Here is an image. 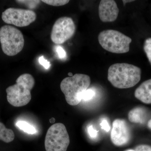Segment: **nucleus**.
<instances>
[{
    "instance_id": "nucleus-23",
    "label": "nucleus",
    "mask_w": 151,
    "mask_h": 151,
    "mask_svg": "<svg viewBox=\"0 0 151 151\" xmlns=\"http://www.w3.org/2000/svg\"><path fill=\"white\" fill-rule=\"evenodd\" d=\"M122 1L123 2L124 5H125L127 3L132 2L134 1H132V0H130V1H129V0H124H124Z\"/></svg>"
},
{
    "instance_id": "nucleus-14",
    "label": "nucleus",
    "mask_w": 151,
    "mask_h": 151,
    "mask_svg": "<svg viewBox=\"0 0 151 151\" xmlns=\"http://www.w3.org/2000/svg\"><path fill=\"white\" fill-rule=\"evenodd\" d=\"M16 125L20 129L28 134H33L36 133L37 130L35 128L24 121H18L17 122Z\"/></svg>"
},
{
    "instance_id": "nucleus-11",
    "label": "nucleus",
    "mask_w": 151,
    "mask_h": 151,
    "mask_svg": "<svg viewBox=\"0 0 151 151\" xmlns=\"http://www.w3.org/2000/svg\"><path fill=\"white\" fill-rule=\"evenodd\" d=\"M134 96L145 104H151V79L144 81L136 89Z\"/></svg>"
},
{
    "instance_id": "nucleus-18",
    "label": "nucleus",
    "mask_w": 151,
    "mask_h": 151,
    "mask_svg": "<svg viewBox=\"0 0 151 151\" xmlns=\"http://www.w3.org/2000/svg\"><path fill=\"white\" fill-rule=\"evenodd\" d=\"M39 62L45 69H47L50 66V63L45 58L44 56H41L39 59Z\"/></svg>"
},
{
    "instance_id": "nucleus-6",
    "label": "nucleus",
    "mask_w": 151,
    "mask_h": 151,
    "mask_svg": "<svg viewBox=\"0 0 151 151\" xmlns=\"http://www.w3.org/2000/svg\"><path fill=\"white\" fill-rule=\"evenodd\" d=\"M70 138L65 125L57 123L49 128L45 141L46 151H66Z\"/></svg>"
},
{
    "instance_id": "nucleus-15",
    "label": "nucleus",
    "mask_w": 151,
    "mask_h": 151,
    "mask_svg": "<svg viewBox=\"0 0 151 151\" xmlns=\"http://www.w3.org/2000/svg\"><path fill=\"white\" fill-rule=\"evenodd\" d=\"M144 50L151 65V38H148L144 42Z\"/></svg>"
},
{
    "instance_id": "nucleus-16",
    "label": "nucleus",
    "mask_w": 151,
    "mask_h": 151,
    "mask_svg": "<svg viewBox=\"0 0 151 151\" xmlns=\"http://www.w3.org/2000/svg\"><path fill=\"white\" fill-rule=\"evenodd\" d=\"M42 1L49 5L59 6L65 5L70 1L67 0H42Z\"/></svg>"
},
{
    "instance_id": "nucleus-24",
    "label": "nucleus",
    "mask_w": 151,
    "mask_h": 151,
    "mask_svg": "<svg viewBox=\"0 0 151 151\" xmlns=\"http://www.w3.org/2000/svg\"><path fill=\"white\" fill-rule=\"evenodd\" d=\"M147 126L149 129H151V119L148 122Z\"/></svg>"
},
{
    "instance_id": "nucleus-13",
    "label": "nucleus",
    "mask_w": 151,
    "mask_h": 151,
    "mask_svg": "<svg viewBox=\"0 0 151 151\" xmlns=\"http://www.w3.org/2000/svg\"><path fill=\"white\" fill-rule=\"evenodd\" d=\"M15 138L13 131L6 128L2 123L0 122V140L6 143L12 142Z\"/></svg>"
},
{
    "instance_id": "nucleus-12",
    "label": "nucleus",
    "mask_w": 151,
    "mask_h": 151,
    "mask_svg": "<svg viewBox=\"0 0 151 151\" xmlns=\"http://www.w3.org/2000/svg\"><path fill=\"white\" fill-rule=\"evenodd\" d=\"M147 117V112L142 107H136L132 109L128 114V119L132 123L144 124Z\"/></svg>"
},
{
    "instance_id": "nucleus-4",
    "label": "nucleus",
    "mask_w": 151,
    "mask_h": 151,
    "mask_svg": "<svg viewBox=\"0 0 151 151\" xmlns=\"http://www.w3.org/2000/svg\"><path fill=\"white\" fill-rule=\"evenodd\" d=\"M98 41L103 49L112 53L122 54L129 52L131 38L118 31L107 29L101 32Z\"/></svg>"
},
{
    "instance_id": "nucleus-5",
    "label": "nucleus",
    "mask_w": 151,
    "mask_h": 151,
    "mask_svg": "<svg viewBox=\"0 0 151 151\" xmlns=\"http://www.w3.org/2000/svg\"><path fill=\"white\" fill-rule=\"evenodd\" d=\"M0 42L3 52L8 56H14L22 50L24 40L19 30L10 25L0 28Z\"/></svg>"
},
{
    "instance_id": "nucleus-1",
    "label": "nucleus",
    "mask_w": 151,
    "mask_h": 151,
    "mask_svg": "<svg viewBox=\"0 0 151 151\" xmlns=\"http://www.w3.org/2000/svg\"><path fill=\"white\" fill-rule=\"evenodd\" d=\"M142 70L140 68L127 63H117L108 68V79L113 86L128 89L137 85L140 81Z\"/></svg>"
},
{
    "instance_id": "nucleus-26",
    "label": "nucleus",
    "mask_w": 151,
    "mask_h": 151,
    "mask_svg": "<svg viewBox=\"0 0 151 151\" xmlns=\"http://www.w3.org/2000/svg\"><path fill=\"white\" fill-rule=\"evenodd\" d=\"M125 151H135V150H127Z\"/></svg>"
},
{
    "instance_id": "nucleus-10",
    "label": "nucleus",
    "mask_w": 151,
    "mask_h": 151,
    "mask_svg": "<svg viewBox=\"0 0 151 151\" xmlns=\"http://www.w3.org/2000/svg\"><path fill=\"white\" fill-rule=\"evenodd\" d=\"M99 16L103 22H111L116 20L119 14L116 1L113 0H102L99 5Z\"/></svg>"
},
{
    "instance_id": "nucleus-19",
    "label": "nucleus",
    "mask_w": 151,
    "mask_h": 151,
    "mask_svg": "<svg viewBox=\"0 0 151 151\" xmlns=\"http://www.w3.org/2000/svg\"><path fill=\"white\" fill-rule=\"evenodd\" d=\"M135 151H151V147L147 145H142L137 146Z\"/></svg>"
},
{
    "instance_id": "nucleus-20",
    "label": "nucleus",
    "mask_w": 151,
    "mask_h": 151,
    "mask_svg": "<svg viewBox=\"0 0 151 151\" xmlns=\"http://www.w3.org/2000/svg\"><path fill=\"white\" fill-rule=\"evenodd\" d=\"M56 52L60 58H63L66 56V52L61 47L58 46L56 47Z\"/></svg>"
},
{
    "instance_id": "nucleus-21",
    "label": "nucleus",
    "mask_w": 151,
    "mask_h": 151,
    "mask_svg": "<svg viewBox=\"0 0 151 151\" xmlns=\"http://www.w3.org/2000/svg\"><path fill=\"white\" fill-rule=\"evenodd\" d=\"M88 132L89 136L91 138H95L97 137V132L96 130L94 129L92 126H89L88 128Z\"/></svg>"
},
{
    "instance_id": "nucleus-17",
    "label": "nucleus",
    "mask_w": 151,
    "mask_h": 151,
    "mask_svg": "<svg viewBox=\"0 0 151 151\" xmlns=\"http://www.w3.org/2000/svg\"><path fill=\"white\" fill-rule=\"evenodd\" d=\"M95 94V92L94 90L91 89H87L85 91L82 96V100L87 101L91 100L94 97Z\"/></svg>"
},
{
    "instance_id": "nucleus-2",
    "label": "nucleus",
    "mask_w": 151,
    "mask_h": 151,
    "mask_svg": "<svg viewBox=\"0 0 151 151\" xmlns=\"http://www.w3.org/2000/svg\"><path fill=\"white\" fill-rule=\"evenodd\" d=\"M35 80L29 73L22 74L17 78L16 83L6 89L7 99L14 107L25 106L31 100V91L34 86Z\"/></svg>"
},
{
    "instance_id": "nucleus-8",
    "label": "nucleus",
    "mask_w": 151,
    "mask_h": 151,
    "mask_svg": "<svg viewBox=\"0 0 151 151\" xmlns=\"http://www.w3.org/2000/svg\"><path fill=\"white\" fill-rule=\"evenodd\" d=\"M1 17L3 21L7 24L25 27L35 21L37 15L30 10L9 8L3 12Z\"/></svg>"
},
{
    "instance_id": "nucleus-25",
    "label": "nucleus",
    "mask_w": 151,
    "mask_h": 151,
    "mask_svg": "<svg viewBox=\"0 0 151 151\" xmlns=\"http://www.w3.org/2000/svg\"><path fill=\"white\" fill-rule=\"evenodd\" d=\"M68 75L69 76H70V77H72V76H73V73H71V72H69V73H68Z\"/></svg>"
},
{
    "instance_id": "nucleus-3",
    "label": "nucleus",
    "mask_w": 151,
    "mask_h": 151,
    "mask_svg": "<svg viewBox=\"0 0 151 151\" xmlns=\"http://www.w3.org/2000/svg\"><path fill=\"white\" fill-rule=\"evenodd\" d=\"M90 84L91 79L89 76L76 73L72 77L64 78L60 83V88L67 103L76 106L81 102L83 94Z\"/></svg>"
},
{
    "instance_id": "nucleus-22",
    "label": "nucleus",
    "mask_w": 151,
    "mask_h": 151,
    "mask_svg": "<svg viewBox=\"0 0 151 151\" xmlns=\"http://www.w3.org/2000/svg\"><path fill=\"white\" fill-rule=\"evenodd\" d=\"M100 125L101 126V129L105 130L106 132H109L111 129V128L108 124V122L106 120H103L101 122Z\"/></svg>"
},
{
    "instance_id": "nucleus-7",
    "label": "nucleus",
    "mask_w": 151,
    "mask_h": 151,
    "mask_svg": "<svg viewBox=\"0 0 151 151\" xmlns=\"http://www.w3.org/2000/svg\"><path fill=\"white\" fill-rule=\"evenodd\" d=\"M76 29L75 23L71 18H59L52 27L50 34L51 40L55 44H62L74 35Z\"/></svg>"
},
{
    "instance_id": "nucleus-9",
    "label": "nucleus",
    "mask_w": 151,
    "mask_h": 151,
    "mask_svg": "<svg viewBox=\"0 0 151 151\" xmlns=\"http://www.w3.org/2000/svg\"><path fill=\"white\" fill-rule=\"evenodd\" d=\"M131 132L127 122L124 119L113 121L111 134V142L116 146L127 145L131 139Z\"/></svg>"
}]
</instances>
